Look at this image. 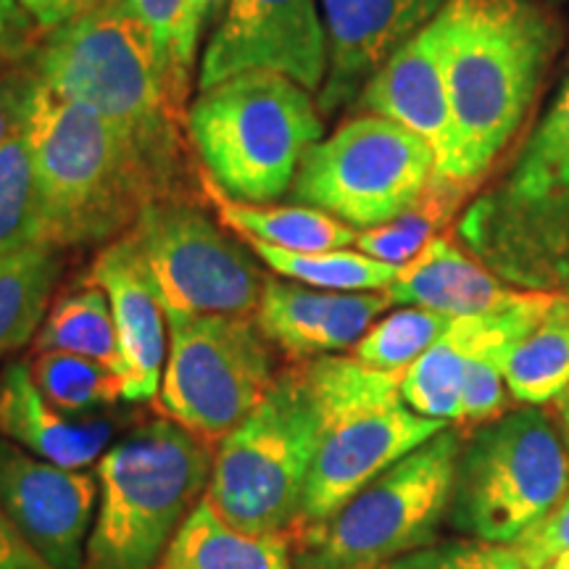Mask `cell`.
<instances>
[{"mask_svg": "<svg viewBox=\"0 0 569 569\" xmlns=\"http://www.w3.org/2000/svg\"><path fill=\"white\" fill-rule=\"evenodd\" d=\"M438 21L451 153L430 188L459 201L528 119L565 30L543 0H446Z\"/></svg>", "mask_w": 569, "mask_h": 569, "instance_id": "6da1fadb", "label": "cell"}, {"mask_svg": "<svg viewBox=\"0 0 569 569\" xmlns=\"http://www.w3.org/2000/svg\"><path fill=\"white\" fill-rule=\"evenodd\" d=\"M21 132L32 153L48 246L98 243L132 227L151 201L177 196L172 177L127 134L38 80Z\"/></svg>", "mask_w": 569, "mask_h": 569, "instance_id": "7a4b0ae2", "label": "cell"}, {"mask_svg": "<svg viewBox=\"0 0 569 569\" xmlns=\"http://www.w3.org/2000/svg\"><path fill=\"white\" fill-rule=\"evenodd\" d=\"M30 69L40 84L63 101L96 111L180 182L182 101L151 34L124 0H109L48 32L46 42L34 48Z\"/></svg>", "mask_w": 569, "mask_h": 569, "instance_id": "3957f363", "label": "cell"}, {"mask_svg": "<svg viewBox=\"0 0 569 569\" xmlns=\"http://www.w3.org/2000/svg\"><path fill=\"white\" fill-rule=\"evenodd\" d=\"M459 238L517 290L569 284V63L509 169L467 206Z\"/></svg>", "mask_w": 569, "mask_h": 569, "instance_id": "277c9868", "label": "cell"}, {"mask_svg": "<svg viewBox=\"0 0 569 569\" xmlns=\"http://www.w3.org/2000/svg\"><path fill=\"white\" fill-rule=\"evenodd\" d=\"M317 403L319 432L296 528L325 522L396 461L446 430L448 422L411 411L401 377L353 356H317L303 365Z\"/></svg>", "mask_w": 569, "mask_h": 569, "instance_id": "5b68a950", "label": "cell"}, {"mask_svg": "<svg viewBox=\"0 0 569 569\" xmlns=\"http://www.w3.org/2000/svg\"><path fill=\"white\" fill-rule=\"evenodd\" d=\"M211 443L156 419L98 461V515L84 569H156L211 480Z\"/></svg>", "mask_w": 569, "mask_h": 569, "instance_id": "8992f818", "label": "cell"}, {"mask_svg": "<svg viewBox=\"0 0 569 569\" xmlns=\"http://www.w3.org/2000/svg\"><path fill=\"white\" fill-rule=\"evenodd\" d=\"M184 127L206 180L243 203L288 193L306 151L325 134L311 92L274 71H246L201 90Z\"/></svg>", "mask_w": 569, "mask_h": 569, "instance_id": "52a82bcc", "label": "cell"}, {"mask_svg": "<svg viewBox=\"0 0 569 569\" xmlns=\"http://www.w3.org/2000/svg\"><path fill=\"white\" fill-rule=\"evenodd\" d=\"M461 436L440 430L325 522L290 532L293 569H382L438 540L448 519Z\"/></svg>", "mask_w": 569, "mask_h": 569, "instance_id": "ba28073f", "label": "cell"}, {"mask_svg": "<svg viewBox=\"0 0 569 569\" xmlns=\"http://www.w3.org/2000/svg\"><path fill=\"white\" fill-rule=\"evenodd\" d=\"M317 432V403L303 365L277 375L264 401L219 440L206 501L251 536L293 532Z\"/></svg>", "mask_w": 569, "mask_h": 569, "instance_id": "9c48e42d", "label": "cell"}, {"mask_svg": "<svg viewBox=\"0 0 569 569\" xmlns=\"http://www.w3.org/2000/svg\"><path fill=\"white\" fill-rule=\"evenodd\" d=\"M569 493V453L540 409L490 419L461 443L448 522L511 546Z\"/></svg>", "mask_w": 569, "mask_h": 569, "instance_id": "30bf717a", "label": "cell"}, {"mask_svg": "<svg viewBox=\"0 0 569 569\" xmlns=\"http://www.w3.org/2000/svg\"><path fill=\"white\" fill-rule=\"evenodd\" d=\"M432 174L436 153L419 134L377 113H359L306 151L290 196L369 230L417 206Z\"/></svg>", "mask_w": 569, "mask_h": 569, "instance_id": "8fae6325", "label": "cell"}, {"mask_svg": "<svg viewBox=\"0 0 569 569\" xmlns=\"http://www.w3.org/2000/svg\"><path fill=\"white\" fill-rule=\"evenodd\" d=\"M167 319L169 351L159 388L163 417L206 443L222 440L272 390V343L248 317Z\"/></svg>", "mask_w": 569, "mask_h": 569, "instance_id": "7c38bea8", "label": "cell"}, {"mask_svg": "<svg viewBox=\"0 0 569 569\" xmlns=\"http://www.w3.org/2000/svg\"><path fill=\"white\" fill-rule=\"evenodd\" d=\"M127 238L167 315L248 317L259 309L267 282L259 264L182 198L148 203Z\"/></svg>", "mask_w": 569, "mask_h": 569, "instance_id": "4fadbf2b", "label": "cell"}, {"mask_svg": "<svg viewBox=\"0 0 569 569\" xmlns=\"http://www.w3.org/2000/svg\"><path fill=\"white\" fill-rule=\"evenodd\" d=\"M327 61L317 0H230L203 51L198 88L209 90L246 71H274L319 92Z\"/></svg>", "mask_w": 569, "mask_h": 569, "instance_id": "5bb4252c", "label": "cell"}, {"mask_svg": "<svg viewBox=\"0 0 569 569\" xmlns=\"http://www.w3.org/2000/svg\"><path fill=\"white\" fill-rule=\"evenodd\" d=\"M98 478L0 438V509L48 569H84Z\"/></svg>", "mask_w": 569, "mask_h": 569, "instance_id": "9a60e30c", "label": "cell"}, {"mask_svg": "<svg viewBox=\"0 0 569 569\" xmlns=\"http://www.w3.org/2000/svg\"><path fill=\"white\" fill-rule=\"evenodd\" d=\"M327 32V77L317 106L330 117L353 103L377 69L430 24L446 0H317Z\"/></svg>", "mask_w": 569, "mask_h": 569, "instance_id": "2e32d148", "label": "cell"}, {"mask_svg": "<svg viewBox=\"0 0 569 569\" xmlns=\"http://www.w3.org/2000/svg\"><path fill=\"white\" fill-rule=\"evenodd\" d=\"M88 282L109 296L119 348H122L124 401L159 398L169 351V319L132 240L119 238L92 261Z\"/></svg>", "mask_w": 569, "mask_h": 569, "instance_id": "e0dca14e", "label": "cell"}, {"mask_svg": "<svg viewBox=\"0 0 569 569\" xmlns=\"http://www.w3.org/2000/svg\"><path fill=\"white\" fill-rule=\"evenodd\" d=\"M390 306L386 290L336 293L293 280H267L253 322L290 359H317L353 348Z\"/></svg>", "mask_w": 569, "mask_h": 569, "instance_id": "ac0fdd59", "label": "cell"}, {"mask_svg": "<svg viewBox=\"0 0 569 569\" xmlns=\"http://www.w3.org/2000/svg\"><path fill=\"white\" fill-rule=\"evenodd\" d=\"M361 113H377L419 134L436 153V174L451 153V111L443 74V38L438 17L403 42L375 71L356 98Z\"/></svg>", "mask_w": 569, "mask_h": 569, "instance_id": "d6986e66", "label": "cell"}, {"mask_svg": "<svg viewBox=\"0 0 569 569\" xmlns=\"http://www.w3.org/2000/svg\"><path fill=\"white\" fill-rule=\"evenodd\" d=\"M113 425L80 419L56 409L34 386L32 369L13 361L0 375V438L11 440L32 457L67 469H88L109 451Z\"/></svg>", "mask_w": 569, "mask_h": 569, "instance_id": "ffe728a7", "label": "cell"}, {"mask_svg": "<svg viewBox=\"0 0 569 569\" xmlns=\"http://www.w3.org/2000/svg\"><path fill=\"white\" fill-rule=\"evenodd\" d=\"M393 306H419L451 319L480 317L507 309L522 290L511 288L482 261L461 251L451 238H436L398 269L386 290Z\"/></svg>", "mask_w": 569, "mask_h": 569, "instance_id": "44dd1931", "label": "cell"}, {"mask_svg": "<svg viewBox=\"0 0 569 569\" xmlns=\"http://www.w3.org/2000/svg\"><path fill=\"white\" fill-rule=\"evenodd\" d=\"M156 569H293L290 532L251 536L232 528L201 498Z\"/></svg>", "mask_w": 569, "mask_h": 569, "instance_id": "7402d4cb", "label": "cell"}, {"mask_svg": "<svg viewBox=\"0 0 569 569\" xmlns=\"http://www.w3.org/2000/svg\"><path fill=\"white\" fill-rule=\"evenodd\" d=\"M209 184L211 203L217 206L219 219L230 224L248 240H261V243L284 248V251L298 253H319L338 251L356 243V227L340 222L332 213L319 211L315 206H264V203H243L227 198L222 190Z\"/></svg>", "mask_w": 569, "mask_h": 569, "instance_id": "603a6c76", "label": "cell"}, {"mask_svg": "<svg viewBox=\"0 0 569 569\" xmlns=\"http://www.w3.org/2000/svg\"><path fill=\"white\" fill-rule=\"evenodd\" d=\"M509 396L540 407L569 388V296H553L546 315L503 356Z\"/></svg>", "mask_w": 569, "mask_h": 569, "instance_id": "cb8c5ba5", "label": "cell"}, {"mask_svg": "<svg viewBox=\"0 0 569 569\" xmlns=\"http://www.w3.org/2000/svg\"><path fill=\"white\" fill-rule=\"evenodd\" d=\"M61 267V248L48 243L0 256V359L40 332Z\"/></svg>", "mask_w": 569, "mask_h": 569, "instance_id": "d4e9b609", "label": "cell"}, {"mask_svg": "<svg viewBox=\"0 0 569 569\" xmlns=\"http://www.w3.org/2000/svg\"><path fill=\"white\" fill-rule=\"evenodd\" d=\"M472 343L475 317L453 319L446 336L432 348H427L415 365L403 369V403L422 417L440 419V422L448 425L459 422L461 393H465V375Z\"/></svg>", "mask_w": 569, "mask_h": 569, "instance_id": "484cf974", "label": "cell"}, {"mask_svg": "<svg viewBox=\"0 0 569 569\" xmlns=\"http://www.w3.org/2000/svg\"><path fill=\"white\" fill-rule=\"evenodd\" d=\"M34 348L38 353L59 351L82 356L122 377V348H119L109 296L92 282L71 290L48 311Z\"/></svg>", "mask_w": 569, "mask_h": 569, "instance_id": "4316f807", "label": "cell"}, {"mask_svg": "<svg viewBox=\"0 0 569 569\" xmlns=\"http://www.w3.org/2000/svg\"><path fill=\"white\" fill-rule=\"evenodd\" d=\"M246 243L269 269H274L284 280L309 284V288L319 290H336V293H377V290H388L396 282L398 269H401L396 264H386V261L369 259L361 251H346V248L298 253L267 246L261 240L246 238Z\"/></svg>", "mask_w": 569, "mask_h": 569, "instance_id": "83f0119b", "label": "cell"}, {"mask_svg": "<svg viewBox=\"0 0 569 569\" xmlns=\"http://www.w3.org/2000/svg\"><path fill=\"white\" fill-rule=\"evenodd\" d=\"M34 386L63 415L84 417L124 401V382L113 369L74 353L42 351L30 365Z\"/></svg>", "mask_w": 569, "mask_h": 569, "instance_id": "f1b7e54d", "label": "cell"}, {"mask_svg": "<svg viewBox=\"0 0 569 569\" xmlns=\"http://www.w3.org/2000/svg\"><path fill=\"white\" fill-rule=\"evenodd\" d=\"M46 243L32 153L21 127L0 142V256Z\"/></svg>", "mask_w": 569, "mask_h": 569, "instance_id": "f546056e", "label": "cell"}, {"mask_svg": "<svg viewBox=\"0 0 569 569\" xmlns=\"http://www.w3.org/2000/svg\"><path fill=\"white\" fill-rule=\"evenodd\" d=\"M124 6L151 34L161 67L184 101L203 30L201 0H124Z\"/></svg>", "mask_w": 569, "mask_h": 569, "instance_id": "4dcf8cb0", "label": "cell"}, {"mask_svg": "<svg viewBox=\"0 0 569 569\" xmlns=\"http://www.w3.org/2000/svg\"><path fill=\"white\" fill-rule=\"evenodd\" d=\"M453 319L438 311L419 309V306H403L393 315L382 317L365 332V338L353 346V359L372 369L398 372L432 348Z\"/></svg>", "mask_w": 569, "mask_h": 569, "instance_id": "1f68e13d", "label": "cell"}, {"mask_svg": "<svg viewBox=\"0 0 569 569\" xmlns=\"http://www.w3.org/2000/svg\"><path fill=\"white\" fill-rule=\"evenodd\" d=\"M453 206L457 203H451L448 198L432 193L427 188L419 203L411 206L407 213L356 234V251L369 256V259L386 261V264L403 267L436 238L438 222L448 211H453Z\"/></svg>", "mask_w": 569, "mask_h": 569, "instance_id": "d6a6232c", "label": "cell"}, {"mask_svg": "<svg viewBox=\"0 0 569 569\" xmlns=\"http://www.w3.org/2000/svg\"><path fill=\"white\" fill-rule=\"evenodd\" d=\"M382 569H525V565L511 546L478 538H453L422 546Z\"/></svg>", "mask_w": 569, "mask_h": 569, "instance_id": "836d02e7", "label": "cell"}, {"mask_svg": "<svg viewBox=\"0 0 569 569\" xmlns=\"http://www.w3.org/2000/svg\"><path fill=\"white\" fill-rule=\"evenodd\" d=\"M511 549L522 559L525 569H540L559 553L569 551V493L543 519H538L528 532H522Z\"/></svg>", "mask_w": 569, "mask_h": 569, "instance_id": "e575fe53", "label": "cell"}, {"mask_svg": "<svg viewBox=\"0 0 569 569\" xmlns=\"http://www.w3.org/2000/svg\"><path fill=\"white\" fill-rule=\"evenodd\" d=\"M109 0H19L27 17L32 19L34 30L53 32L69 21L82 19L84 13L101 9Z\"/></svg>", "mask_w": 569, "mask_h": 569, "instance_id": "d590c367", "label": "cell"}, {"mask_svg": "<svg viewBox=\"0 0 569 569\" xmlns=\"http://www.w3.org/2000/svg\"><path fill=\"white\" fill-rule=\"evenodd\" d=\"M32 84H34L32 69L9 71V74L0 77V142L21 127V119H24V111H27V101H30Z\"/></svg>", "mask_w": 569, "mask_h": 569, "instance_id": "8d00e7d4", "label": "cell"}, {"mask_svg": "<svg viewBox=\"0 0 569 569\" xmlns=\"http://www.w3.org/2000/svg\"><path fill=\"white\" fill-rule=\"evenodd\" d=\"M34 24L19 0H0V59H17L32 51Z\"/></svg>", "mask_w": 569, "mask_h": 569, "instance_id": "74e56055", "label": "cell"}, {"mask_svg": "<svg viewBox=\"0 0 569 569\" xmlns=\"http://www.w3.org/2000/svg\"><path fill=\"white\" fill-rule=\"evenodd\" d=\"M0 567L3 569H48L27 540L19 536L11 519L0 509Z\"/></svg>", "mask_w": 569, "mask_h": 569, "instance_id": "f35d334b", "label": "cell"}, {"mask_svg": "<svg viewBox=\"0 0 569 569\" xmlns=\"http://www.w3.org/2000/svg\"><path fill=\"white\" fill-rule=\"evenodd\" d=\"M227 3H230V0H201V6H203V30L211 24L213 19H219V13L227 9Z\"/></svg>", "mask_w": 569, "mask_h": 569, "instance_id": "ab89813d", "label": "cell"}, {"mask_svg": "<svg viewBox=\"0 0 569 569\" xmlns=\"http://www.w3.org/2000/svg\"><path fill=\"white\" fill-rule=\"evenodd\" d=\"M559 411H561V422H565V430L569 436V388L559 396Z\"/></svg>", "mask_w": 569, "mask_h": 569, "instance_id": "60d3db41", "label": "cell"}, {"mask_svg": "<svg viewBox=\"0 0 569 569\" xmlns=\"http://www.w3.org/2000/svg\"><path fill=\"white\" fill-rule=\"evenodd\" d=\"M546 3H561V0H546Z\"/></svg>", "mask_w": 569, "mask_h": 569, "instance_id": "b9f144b4", "label": "cell"}, {"mask_svg": "<svg viewBox=\"0 0 569 569\" xmlns=\"http://www.w3.org/2000/svg\"><path fill=\"white\" fill-rule=\"evenodd\" d=\"M540 569H551V567H549V565H546V567H540Z\"/></svg>", "mask_w": 569, "mask_h": 569, "instance_id": "7bdbcfd3", "label": "cell"}, {"mask_svg": "<svg viewBox=\"0 0 569 569\" xmlns=\"http://www.w3.org/2000/svg\"><path fill=\"white\" fill-rule=\"evenodd\" d=\"M567 296H569V284H567Z\"/></svg>", "mask_w": 569, "mask_h": 569, "instance_id": "ee69618b", "label": "cell"}, {"mask_svg": "<svg viewBox=\"0 0 569 569\" xmlns=\"http://www.w3.org/2000/svg\"><path fill=\"white\" fill-rule=\"evenodd\" d=\"M0 569H3V567H0Z\"/></svg>", "mask_w": 569, "mask_h": 569, "instance_id": "f6af8a7d", "label": "cell"}]
</instances>
